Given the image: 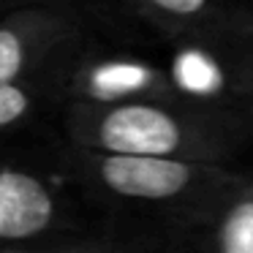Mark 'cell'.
Returning a JSON list of instances; mask_svg holds the SVG:
<instances>
[{
	"label": "cell",
	"instance_id": "obj_1",
	"mask_svg": "<svg viewBox=\"0 0 253 253\" xmlns=\"http://www.w3.org/2000/svg\"><path fill=\"white\" fill-rule=\"evenodd\" d=\"M68 133L79 147L104 153L218 161L226 150L220 131L210 120L174 109L164 98L74 101Z\"/></svg>",
	"mask_w": 253,
	"mask_h": 253
},
{
	"label": "cell",
	"instance_id": "obj_2",
	"mask_svg": "<svg viewBox=\"0 0 253 253\" xmlns=\"http://www.w3.org/2000/svg\"><path fill=\"white\" fill-rule=\"evenodd\" d=\"M77 166L101 191L133 202H202L220 199L240 185L215 161L169 158V155H133L104 153L77 144Z\"/></svg>",
	"mask_w": 253,
	"mask_h": 253
},
{
	"label": "cell",
	"instance_id": "obj_3",
	"mask_svg": "<svg viewBox=\"0 0 253 253\" xmlns=\"http://www.w3.org/2000/svg\"><path fill=\"white\" fill-rule=\"evenodd\" d=\"M63 231L60 193L36 171L0 164V251L63 248Z\"/></svg>",
	"mask_w": 253,
	"mask_h": 253
},
{
	"label": "cell",
	"instance_id": "obj_4",
	"mask_svg": "<svg viewBox=\"0 0 253 253\" xmlns=\"http://www.w3.org/2000/svg\"><path fill=\"white\" fill-rule=\"evenodd\" d=\"M71 36L55 11L22 8L0 19V82H25Z\"/></svg>",
	"mask_w": 253,
	"mask_h": 253
},
{
	"label": "cell",
	"instance_id": "obj_5",
	"mask_svg": "<svg viewBox=\"0 0 253 253\" xmlns=\"http://www.w3.org/2000/svg\"><path fill=\"white\" fill-rule=\"evenodd\" d=\"M66 90L74 101H131L166 98L174 87L171 79L150 63L136 57H101L74 68Z\"/></svg>",
	"mask_w": 253,
	"mask_h": 253
},
{
	"label": "cell",
	"instance_id": "obj_6",
	"mask_svg": "<svg viewBox=\"0 0 253 253\" xmlns=\"http://www.w3.org/2000/svg\"><path fill=\"white\" fill-rule=\"evenodd\" d=\"M169 79L177 93L193 101H215L229 90L223 63L202 46H185L177 52L169 68Z\"/></svg>",
	"mask_w": 253,
	"mask_h": 253
},
{
	"label": "cell",
	"instance_id": "obj_7",
	"mask_svg": "<svg viewBox=\"0 0 253 253\" xmlns=\"http://www.w3.org/2000/svg\"><path fill=\"white\" fill-rule=\"evenodd\" d=\"M212 248L220 253H253V188L242 180L226 193V204L212 218Z\"/></svg>",
	"mask_w": 253,
	"mask_h": 253
},
{
	"label": "cell",
	"instance_id": "obj_8",
	"mask_svg": "<svg viewBox=\"0 0 253 253\" xmlns=\"http://www.w3.org/2000/svg\"><path fill=\"white\" fill-rule=\"evenodd\" d=\"M36 106V95L25 82H0V133L28 120Z\"/></svg>",
	"mask_w": 253,
	"mask_h": 253
},
{
	"label": "cell",
	"instance_id": "obj_9",
	"mask_svg": "<svg viewBox=\"0 0 253 253\" xmlns=\"http://www.w3.org/2000/svg\"><path fill=\"white\" fill-rule=\"evenodd\" d=\"M142 3L150 6L153 11L169 14V17H182V19L196 17L210 6V0H142Z\"/></svg>",
	"mask_w": 253,
	"mask_h": 253
}]
</instances>
